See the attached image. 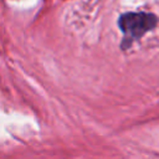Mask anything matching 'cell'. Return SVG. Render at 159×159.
<instances>
[{"label": "cell", "mask_w": 159, "mask_h": 159, "mask_svg": "<svg viewBox=\"0 0 159 159\" xmlns=\"http://www.w3.org/2000/svg\"><path fill=\"white\" fill-rule=\"evenodd\" d=\"M158 24V17L152 12L130 11L124 12L118 19V27L123 34L122 48L127 50L134 41L140 40L147 32L154 30Z\"/></svg>", "instance_id": "6da1fadb"}]
</instances>
